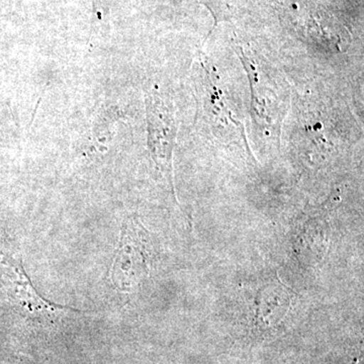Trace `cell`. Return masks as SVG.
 <instances>
[{"instance_id": "3957f363", "label": "cell", "mask_w": 364, "mask_h": 364, "mask_svg": "<svg viewBox=\"0 0 364 364\" xmlns=\"http://www.w3.org/2000/svg\"><path fill=\"white\" fill-rule=\"evenodd\" d=\"M291 304V293L275 277L261 287L254 301L253 322L257 329L270 332L277 329L287 317Z\"/></svg>"}, {"instance_id": "6da1fadb", "label": "cell", "mask_w": 364, "mask_h": 364, "mask_svg": "<svg viewBox=\"0 0 364 364\" xmlns=\"http://www.w3.org/2000/svg\"><path fill=\"white\" fill-rule=\"evenodd\" d=\"M153 259L154 247L149 233L138 218H128L109 270L112 284L123 293H132L149 277Z\"/></svg>"}, {"instance_id": "7a4b0ae2", "label": "cell", "mask_w": 364, "mask_h": 364, "mask_svg": "<svg viewBox=\"0 0 364 364\" xmlns=\"http://www.w3.org/2000/svg\"><path fill=\"white\" fill-rule=\"evenodd\" d=\"M147 117L151 154L174 193L172 152L176 135V114L172 107L156 95L148 97Z\"/></svg>"}, {"instance_id": "8992f818", "label": "cell", "mask_w": 364, "mask_h": 364, "mask_svg": "<svg viewBox=\"0 0 364 364\" xmlns=\"http://www.w3.org/2000/svg\"><path fill=\"white\" fill-rule=\"evenodd\" d=\"M214 16L215 26L231 21L235 11V0H200Z\"/></svg>"}, {"instance_id": "277c9868", "label": "cell", "mask_w": 364, "mask_h": 364, "mask_svg": "<svg viewBox=\"0 0 364 364\" xmlns=\"http://www.w3.org/2000/svg\"><path fill=\"white\" fill-rule=\"evenodd\" d=\"M6 267L9 269V279L13 284V293L21 306L33 314H53L61 311H72L68 306H58L52 301H47L36 291L30 279L23 270V265L18 261L6 260Z\"/></svg>"}, {"instance_id": "5b68a950", "label": "cell", "mask_w": 364, "mask_h": 364, "mask_svg": "<svg viewBox=\"0 0 364 364\" xmlns=\"http://www.w3.org/2000/svg\"><path fill=\"white\" fill-rule=\"evenodd\" d=\"M329 226L324 219L318 215L309 221L303 223L299 231V236L294 240V249L298 253L299 260L305 259L310 262L311 258L317 260L321 252L324 253L329 238Z\"/></svg>"}]
</instances>
